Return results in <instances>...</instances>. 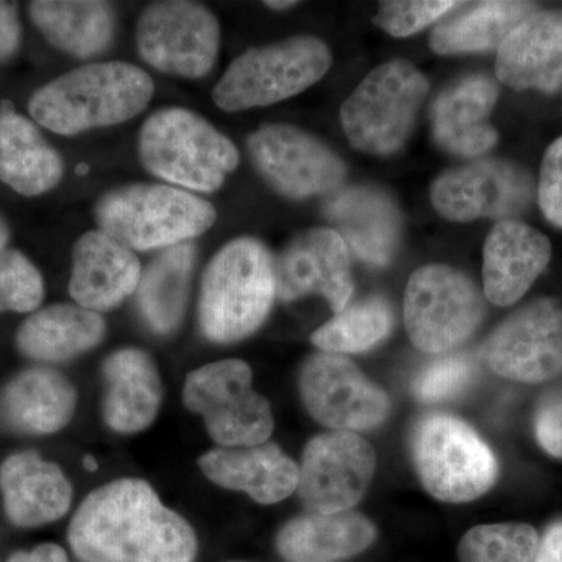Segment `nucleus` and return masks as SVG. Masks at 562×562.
Wrapping results in <instances>:
<instances>
[{"instance_id":"4","label":"nucleus","mask_w":562,"mask_h":562,"mask_svg":"<svg viewBox=\"0 0 562 562\" xmlns=\"http://www.w3.org/2000/svg\"><path fill=\"white\" fill-rule=\"evenodd\" d=\"M144 168L184 191L214 192L239 165V151L205 117L168 106L155 111L139 133Z\"/></svg>"},{"instance_id":"24","label":"nucleus","mask_w":562,"mask_h":562,"mask_svg":"<svg viewBox=\"0 0 562 562\" xmlns=\"http://www.w3.org/2000/svg\"><path fill=\"white\" fill-rule=\"evenodd\" d=\"M7 517L18 527H41L61 519L72 502V486L57 464L38 453L11 454L0 468Z\"/></svg>"},{"instance_id":"21","label":"nucleus","mask_w":562,"mask_h":562,"mask_svg":"<svg viewBox=\"0 0 562 562\" xmlns=\"http://www.w3.org/2000/svg\"><path fill=\"white\" fill-rule=\"evenodd\" d=\"M325 216L362 261L386 266L401 239V213L384 192L347 187L328 194Z\"/></svg>"},{"instance_id":"36","label":"nucleus","mask_w":562,"mask_h":562,"mask_svg":"<svg viewBox=\"0 0 562 562\" xmlns=\"http://www.w3.org/2000/svg\"><path fill=\"white\" fill-rule=\"evenodd\" d=\"M475 362L469 355L452 353L428 362L414 376V398L422 403H441L460 395L473 382Z\"/></svg>"},{"instance_id":"22","label":"nucleus","mask_w":562,"mask_h":562,"mask_svg":"<svg viewBox=\"0 0 562 562\" xmlns=\"http://www.w3.org/2000/svg\"><path fill=\"white\" fill-rule=\"evenodd\" d=\"M498 99V88L486 76H469L443 90L431 106L432 138L460 157H480L497 143L490 116Z\"/></svg>"},{"instance_id":"18","label":"nucleus","mask_w":562,"mask_h":562,"mask_svg":"<svg viewBox=\"0 0 562 562\" xmlns=\"http://www.w3.org/2000/svg\"><path fill=\"white\" fill-rule=\"evenodd\" d=\"M140 276L135 251L109 233L88 232L74 246L70 297L90 312H110L138 291Z\"/></svg>"},{"instance_id":"9","label":"nucleus","mask_w":562,"mask_h":562,"mask_svg":"<svg viewBox=\"0 0 562 562\" xmlns=\"http://www.w3.org/2000/svg\"><path fill=\"white\" fill-rule=\"evenodd\" d=\"M403 317L409 339L425 353L442 355L468 341L484 317V299L468 276L432 265L406 284Z\"/></svg>"},{"instance_id":"6","label":"nucleus","mask_w":562,"mask_h":562,"mask_svg":"<svg viewBox=\"0 0 562 562\" xmlns=\"http://www.w3.org/2000/svg\"><path fill=\"white\" fill-rule=\"evenodd\" d=\"M412 454L422 486L441 502L475 501L497 482L490 446L468 422L450 414L432 413L417 422Z\"/></svg>"},{"instance_id":"43","label":"nucleus","mask_w":562,"mask_h":562,"mask_svg":"<svg viewBox=\"0 0 562 562\" xmlns=\"http://www.w3.org/2000/svg\"><path fill=\"white\" fill-rule=\"evenodd\" d=\"M10 241V227L7 224V221L3 220L2 214H0V251L7 249V244Z\"/></svg>"},{"instance_id":"16","label":"nucleus","mask_w":562,"mask_h":562,"mask_svg":"<svg viewBox=\"0 0 562 562\" xmlns=\"http://www.w3.org/2000/svg\"><path fill=\"white\" fill-rule=\"evenodd\" d=\"M491 371L522 383H542L562 373V306L541 299L503 321L483 346Z\"/></svg>"},{"instance_id":"34","label":"nucleus","mask_w":562,"mask_h":562,"mask_svg":"<svg viewBox=\"0 0 562 562\" xmlns=\"http://www.w3.org/2000/svg\"><path fill=\"white\" fill-rule=\"evenodd\" d=\"M539 535L527 524L479 525L462 536L460 562H535Z\"/></svg>"},{"instance_id":"14","label":"nucleus","mask_w":562,"mask_h":562,"mask_svg":"<svg viewBox=\"0 0 562 562\" xmlns=\"http://www.w3.org/2000/svg\"><path fill=\"white\" fill-rule=\"evenodd\" d=\"M297 494L310 513L350 512L371 486L376 454L353 431L314 436L303 450Z\"/></svg>"},{"instance_id":"12","label":"nucleus","mask_w":562,"mask_h":562,"mask_svg":"<svg viewBox=\"0 0 562 562\" xmlns=\"http://www.w3.org/2000/svg\"><path fill=\"white\" fill-rule=\"evenodd\" d=\"M299 390L308 413L331 431L373 430L391 416L386 392L344 355H310L299 373Z\"/></svg>"},{"instance_id":"2","label":"nucleus","mask_w":562,"mask_h":562,"mask_svg":"<svg viewBox=\"0 0 562 562\" xmlns=\"http://www.w3.org/2000/svg\"><path fill=\"white\" fill-rule=\"evenodd\" d=\"M146 70L124 61L92 63L63 74L32 95L33 120L58 135H79L138 116L154 95Z\"/></svg>"},{"instance_id":"46","label":"nucleus","mask_w":562,"mask_h":562,"mask_svg":"<svg viewBox=\"0 0 562 562\" xmlns=\"http://www.w3.org/2000/svg\"><path fill=\"white\" fill-rule=\"evenodd\" d=\"M233 562H243V561H233Z\"/></svg>"},{"instance_id":"44","label":"nucleus","mask_w":562,"mask_h":562,"mask_svg":"<svg viewBox=\"0 0 562 562\" xmlns=\"http://www.w3.org/2000/svg\"><path fill=\"white\" fill-rule=\"evenodd\" d=\"M265 5L272 10H288L297 5V2H265Z\"/></svg>"},{"instance_id":"45","label":"nucleus","mask_w":562,"mask_h":562,"mask_svg":"<svg viewBox=\"0 0 562 562\" xmlns=\"http://www.w3.org/2000/svg\"><path fill=\"white\" fill-rule=\"evenodd\" d=\"M85 465H87V468L90 469V471H94L95 465L98 464H95V461L92 460L91 457H87L85 458Z\"/></svg>"},{"instance_id":"28","label":"nucleus","mask_w":562,"mask_h":562,"mask_svg":"<svg viewBox=\"0 0 562 562\" xmlns=\"http://www.w3.org/2000/svg\"><path fill=\"white\" fill-rule=\"evenodd\" d=\"M77 392L63 373L35 368L14 376L0 395V414L16 430L50 435L76 412Z\"/></svg>"},{"instance_id":"20","label":"nucleus","mask_w":562,"mask_h":562,"mask_svg":"<svg viewBox=\"0 0 562 562\" xmlns=\"http://www.w3.org/2000/svg\"><path fill=\"white\" fill-rule=\"evenodd\" d=\"M497 79L513 90L562 87V11L536 10L498 47Z\"/></svg>"},{"instance_id":"35","label":"nucleus","mask_w":562,"mask_h":562,"mask_svg":"<svg viewBox=\"0 0 562 562\" xmlns=\"http://www.w3.org/2000/svg\"><path fill=\"white\" fill-rule=\"evenodd\" d=\"M44 299L38 269L20 250L0 251V313L35 312Z\"/></svg>"},{"instance_id":"5","label":"nucleus","mask_w":562,"mask_h":562,"mask_svg":"<svg viewBox=\"0 0 562 562\" xmlns=\"http://www.w3.org/2000/svg\"><path fill=\"white\" fill-rule=\"evenodd\" d=\"M99 231L133 251L168 249L213 227L216 210L172 184L136 183L106 192L94 209Z\"/></svg>"},{"instance_id":"19","label":"nucleus","mask_w":562,"mask_h":562,"mask_svg":"<svg viewBox=\"0 0 562 562\" xmlns=\"http://www.w3.org/2000/svg\"><path fill=\"white\" fill-rule=\"evenodd\" d=\"M552 258V244L541 232L508 220L498 221L484 243V297L497 306L519 302Z\"/></svg>"},{"instance_id":"33","label":"nucleus","mask_w":562,"mask_h":562,"mask_svg":"<svg viewBox=\"0 0 562 562\" xmlns=\"http://www.w3.org/2000/svg\"><path fill=\"white\" fill-rule=\"evenodd\" d=\"M392 325L394 313L390 303L372 295L336 313L331 321L313 333L312 342L327 353H361L384 341Z\"/></svg>"},{"instance_id":"17","label":"nucleus","mask_w":562,"mask_h":562,"mask_svg":"<svg viewBox=\"0 0 562 562\" xmlns=\"http://www.w3.org/2000/svg\"><path fill=\"white\" fill-rule=\"evenodd\" d=\"M276 283L280 301L317 294L342 312L353 294L349 247L331 228L299 233L276 260Z\"/></svg>"},{"instance_id":"32","label":"nucleus","mask_w":562,"mask_h":562,"mask_svg":"<svg viewBox=\"0 0 562 562\" xmlns=\"http://www.w3.org/2000/svg\"><path fill=\"white\" fill-rule=\"evenodd\" d=\"M538 10L531 2H482L453 20L442 22L430 36L439 55L498 49L509 33Z\"/></svg>"},{"instance_id":"25","label":"nucleus","mask_w":562,"mask_h":562,"mask_svg":"<svg viewBox=\"0 0 562 562\" xmlns=\"http://www.w3.org/2000/svg\"><path fill=\"white\" fill-rule=\"evenodd\" d=\"M105 395L103 419L116 432L146 430L160 412V373L149 353L140 349H121L102 366Z\"/></svg>"},{"instance_id":"7","label":"nucleus","mask_w":562,"mask_h":562,"mask_svg":"<svg viewBox=\"0 0 562 562\" xmlns=\"http://www.w3.org/2000/svg\"><path fill=\"white\" fill-rule=\"evenodd\" d=\"M331 60L327 44L314 36L254 47L228 66L214 87L213 101L224 111L272 105L317 83Z\"/></svg>"},{"instance_id":"27","label":"nucleus","mask_w":562,"mask_h":562,"mask_svg":"<svg viewBox=\"0 0 562 562\" xmlns=\"http://www.w3.org/2000/svg\"><path fill=\"white\" fill-rule=\"evenodd\" d=\"M61 155L47 143L40 128L13 110L0 105V181L22 195H41L63 179Z\"/></svg>"},{"instance_id":"39","label":"nucleus","mask_w":562,"mask_h":562,"mask_svg":"<svg viewBox=\"0 0 562 562\" xmlns=\"http://www.w3.org/2000/svg\"><path fill=\"white\" fill-rule=\"evenodd\" d=\"M536 438L547 453L562 458V387L547 395L535 420Z\"/></svg>"},{"instance_id":"42","label":"nucleus","mask_w":562,"mask_h":562,"mask_svg":"<svg viewBox=\"0 0 562 562\" xmlns=\"http://www.w3.org/2000/svg\"><path fill=\"white\" fill-rule=\"evenodd\" d=\"M9 562H70L68 554L55 543H43L32 552H18Z\"/></svg>"},{"instance_id":"26","label":"nucleus","mask_w":562,"mask_h":562,"mask_svg":"<svg viewBox=\"0 0 562 562\" xmlns=\"http://www.w3.org/2000/svg\"><path fill=\"white\" fill-rule=\"evenodd\" d=\"M375 539V525L360 513L308 512L283 525L276 547L286 562H339L366 552Z\"/></svg>"},{"instance_id":"31","label":"nucleus","mask_w":562,"mask_h":562,"mask_svg":"<svg viewBox=\"0 0 562 562\" xmlns=\"http://www.w3.org/2000/svg\"><path fill=\"white\" fill-rule=\"evenodd\" d=\"M195 244L188 241L162 249L140 276L138 303L149 327L160 335L176 331L187 312Z\"/></svg>"},{"instance_id":"13","label":"nucleus","mask_w":562,"mask_h":562,"mask_svg":"<svg viewBox=\"0 0 562 562\" xmlns=\"http://www.w3.org/2000/svg\"><path fill=\"white\" fill-rule=\"evenodd\" d=\"M247 149L262 179L295 201L331 194L346 179V165L339 155L292 125H262L251 133Z\"/></svg>"},{"instance_id":"23","label":"nucleus","mask_w":562,"mask_h":562,"mask_svg":"<svg viewBox=\"0 0 562 562\" xmlns=\"http://www.w3.org/2000/svg\"><path fill=\"white\" fill-rule=\"evenodd\" d=\"M206 479L225 490L243 491L261 505H273L297 491L301 469L277 443L221 447L199 460Z\"/></svg>"},{"instance_id":"29","label":"nucleus","mask_w":562,"mask_h":562,"mask_svg":"<svg viewBox=\"0 0 562 562\" xmlns=\"http://www.w3.org/2000/svg\"><path fill=\"white\" fill-rule=\"evenodd\" d=\"M99 313L80 305H50L24 321L16 335L22 355L40 362H63L94 349L105 338Z\"/></svg>"},{"instance_id":"41","label":"nucleus","mask_w":562,"mask_h":562,"mask_svg":"<svg viewBox=\"0 0 562 562\" xmlns=\"http://www.w3.org/2000/svg\"><path fill=\"white\" fill-rule=\"evenodd\" d=\"M535 562H562V524L553 525L543 535Z\"/></svg>"},{"instance_id":"40","label":"nucleus","mask_w":562,"mask_h":562,"mask_svg":"<svg viewBox=\"0 0 562 562\" xmlns=\"http://www.w3.org/2000/svg\"><path fill=\"white\" fill-rule=\"evenodd\" d=\"M21 40L22 29L16 3L0 0V65L16 54Z\"/></svg>"},{"instance_id":"10","label":"nucleus","mask_w":562,"mask_h":562,"mask_svg":"<svg viewBox=\"0 0 562 562\" xmlns=\"http://www.w3.org/2000/svg\"><path fill=\"white\" fill-rule=\"evenodd\" d=\"M183 402L201 414L206 430L221 447H251L268 442L276 422L269 402L254 391L246 361L222 360L188 375Z\"/></svg>"},{"instance_id":"38","label":"nucleus","mask_w":562,"mask_h":562,"mask_svg":"<svg viewBox=\"0 0 562 562\" xmlns=\"http://www.w3.org/2000/svg\"><path fill=\"white\" fill-rule=\"evenodd\" d=\"M538 199L543 216L562 228V136L543 155Z\"/></svg>"},{"instance_id":"15","label":"nucleus","mask_w":562,"mask_h":562,"mask_svg":"<svg viewBox=\"0 0 562 562\" xmlns=\"http://www.w3.org/2000/svg\"><path fill=\"white\" fill-rule=\"evenodd\" d=\"M535 198V181L522 166L508 160L473 161L450 169L431 187V202L446 220L480 217L508 221L525 213Z\"/></svg>"},{"instance_id":"8","label":"nucleus","mask_w":562,"mask_h":562,"mask_svg":"<svg viewBox=\"0 0 562 562\" xmlns=\"http://www.w3.org/2000/svg\"><path fill=\"white\" fill-rule=\"evenodd\" d=\"M430 83L412 63L394 60L371 70L341 109V124L355 149L395 154L408 139Z\"/></svg>"},{"instance_id":"1","label":"nucleus","mask_w":562,"mask_h":562,"mask_svg":"<svg viewBox=\"0 0 562 562\" xmlns=\"http://www.w3.org/2000/svg\"><path fill=\"white\" fill-rule=\"evenodd\" d=\"M68 539L81 562H192L198 554L191 525L136 479L91 492L69 525Z\"/></svg>"},{"instance_id":"3","label":"nucleus","mask_w":562,"mask_h":562,"mask_svg":"<svg viewBox=\"0 0 562 562\" xmlns=\"http://www.w3.org/2000/svg\"><path fill=\"white\" fill-rule=\"evenodd\" d=\"M277 297L276 260L255 238L233 239L206 266L199 299L203 336L217 344L243 341L268 319Z\"/></svg>"},{"instance_id":"37","label":"nucleus","mask_w":562,"mask_h":562,"mask_svg":"<svg viewBox=\"0 0 562 562\" xmlns=\"http://www.w3.org/2000/svg\"><path fill=\"white\" fill-rule=\"evenodd\" d=\"M458 5H461V2L450 0H394L382 3L373 22L390 35L403 38L441 20L443 14Z\"/></svg>"},{"instance_id":"11","label":"nucleus","mask_w":562,"mask_h":562,"mask_svg":"<svg viewBox=\"0 0 562 562\" xmlns=\"http://www.w3.org/2000/svg\"><path fill=\"white\" fill-rule=\"evenodd\" d=\"M136 46L151 68L184 79H202L220 54V22L201 3L155 2L140 13Z\"/></svg>"},{"instance_id":"30","label":"nucleus","mask_w":562,"mask_h":562,"mask_svg":"<svg viewBox=\"0 0 562 562\" xmlns=\"http://www.w3.org/2000/svg\"><path fill=\"white\" fill-rule=\"evenodd\" d=\"M29 13L44 38L77 58L103 54L116 33V13L99 0H38Z\"/></svg>"}]
</instances>
